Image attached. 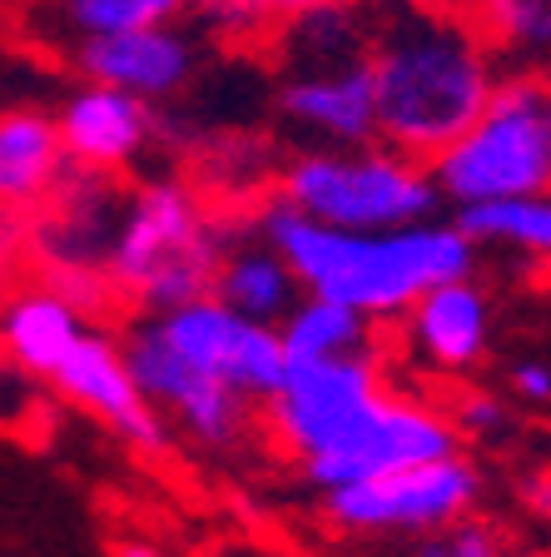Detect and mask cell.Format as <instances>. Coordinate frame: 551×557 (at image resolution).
Instances as JSON below:
<instances>
[{
    "instance_id": "12",
    "label": "cell",
    "mask_w": 551,
    "mask_h": 557,
    "mask_svg": "<svg viewBox=\"0 0 551 557\" xmlns=\"http://www.w3.org/2000/svg\"><path fill=\"white\" fill-rule=\"evenodd\" d=\"M50 388H55L65 404H75L90 418H100L104 429H115L120 438H129L139 453H160L164 438H170L160 408H154L150 394L135 383L120 344L95 334V329L70 348L65 363L50 373Z\"/></svg>"
},
{
    "instance_id": "29",
    "label": "cell",
    "mask_w": 551,
    "mask_h": 557,
    "mask_svg": "<svg viewBox=\"0 0 551 557\" xmlns=\"http://www.w3.org/2000/svg\"><path fill=\"white\" fill-rule=\"evenodd\" d=\"M378 5H417V11H448V15H472L477 0H378Z\"/></svg>"
},
{
    "instance_id": "9",
    "label": "cell",
    "mask_w": 551,
    "mask_h": 557,
    "mask_svg": "<svg viewBox=\"0 0 551 557\" xmlns=\"http://www.w3.org/2000/svg\"><path fill=\"white\" fill-rule=\"evenodd\" d=\"M442 453H458V423L423 398L383 388L334 448L303 458V473L313 487L328 493V487L363 483V478L423 463V458H442Z\"/></svg>"
},
{
    "instance_id": "26",
    "label": "cell",
    "mask_w": 551,
    "mask_h": 557,
    "mask_svg": "<svg viewBox=\"0 0 551 557\" xmlns=\"http://www.w3.org/2000/svg\"><path fill=\"white\" fill-rule=\"evenodd\" d=\"M423 547L427 553H448V557H492V553H502V537H497L492 522H477L462 512L458 522H448L442 533H433Z\"/></svg>"
},
{
    "instance_id": "14",
    "label": "cell",
    "mask_w": 551,
    "mask_h": 557,
    "mask_svg": "<svg viewBox=\"0 0 551 557\" xmlns=\"http://www.w3.org/2000/svg\"><path fill=\"white\" fill-rule=\"evenodd\" d=\"M278 110L288 125L309 129L323 145H367L378 139V104H373V75L363 60H338V65L288 70Z\"/></svg>"
},
{
    "instance_id": "17",
    "label": "cell",
    "mask_w": 551,
    "mask_h": 557,
    "mask_svg": "<svg viewBox=\"0 0 551 557\" xmlns=\"http://www.w3.org/2000/svg\"><path fill=\"white\" fill-rule=\"evenodd\" d=\"M408 329V348L437 373H462L467 363L483 359L487 348V329H492V313H487V294L472 284V278H448V284H433L427 294H417L408 309H402Z\"/></svg>"
},
{
    "instance_id": "7",
    "label": "cell",
    "mask_w": 551,
    "mask_h": 557,
    "mask_svg": "<svg viewBox=\"0 0 551 557\" xmlns=\"http://www.w3.org/2000/svg\"><path fill=\"white\" fill-rule=\"evenodd\" d=\"M150 324L160 329V338L179 359L214 373L218 383H229L234 394H243L253 408H264L284 383L288 344L278 334V324H259L249 313L229 309L214 289L150 313Z\"/></svg>"
},
{
    "instance_id": "25",
    "label": "cell",
    "mask_w": 551,
    "mask_h": 557,
    "mask_svg": "<svg viewBox=\"0 0 551 557\" xmlns=\"http://www.w3.org/2000/svg\"><path fill=\"white\" fill-rule=\"evenodd\" d=\"M40 383H50V379L21 369L15 359H0V429L5 433H25L40 423V408H46Z\"/></svg>"
},
{
    "instance_id": "1",
    "label": "cell",
    "mask_w": 551,
    "mask_h": 557,
    "mask_svg": "<svg viewBox=\"0 0 551 557\" xmlns=\"http://www.w3.org/2000/svg\"><path fill=\"white\" fill-rule=\"evenodd\" d=\"M367 75L378 104V139L427 164L483 115L502 65L472 15L373 0Z\"/></svg>"
},
{
    "instance_id": "24",
    "label": "cell",
    "mask_w": 551,
    "mask_h": 557,
    "mask_svg": "<svg viewBox=\"0 0 551 557\" xmlns=\"http://www.w3.org/2000/svg\"><path fill=\"white\" fill-rule=\"evenodd\" d=\"M199 0H50L65 35H100L129 30V25H174L195 11Z\"/></svg>"
},
{
    "instance_id": "27",
    "label": "cell",
    "mask_w": 551,
    "mask_h": 557,
    "mask_svg": "<svg viewBox=\"0 0 551 557\" xmlns=\"http://www.w3.org/2000/svg\"><path fill=\"white\" fill-rule=\"evenodd\" d=\"M458 423L467 433H497L506 423V408L497 404L492 394H462V404H458Z\"/></svg>"
},
{
    "instance_id": "16",
    "label": "cell",
    "mask_w": 551,
    "mask_h": 557,
    "mask_svg": "<svg viewBox=\"0 0 551 557\" xmlns=\"http://www.w3.org/2000/svg\"><path fill=\"white\" fill-rule=\"evenodd\" d=\"M90 329V313L75 299H65L55 284H46L40 274L11 284L5 299H0V348H5V359H15L21 369L40 373V379H50Z\"/></svg>"
},
{
    "instance_id": "10",
    "label": "cell",
    "mask_w": 551,
    "mask_h": 557,
    "mask_svg": "<svg viewBox=\"0 0 551 557\" xmlns=\"http://www.w3.org/2000/svg\"><path fill=\"white\" fill-rule=\"evenodd\" d=\"M135 383L150 394V404L160 413H170L184 433H195L209 448H229L249 433L253 423V404L243 394H234L229 383H218L214 373L195 369L189 359H179L170 344L160 338V329L150 319L129 324V334L120 338Z\"/></svg>"
},
{
    "instance_id": "11",
    "label": "cell",
    "mask_w": 551,
    "mask_h": 557,
    "mask_svg": "<svg viewBox=\"0 0 551 557\" xmlns=\"http://www.w3.org/2000/svg\"><path fill=\"white\" fill-rule=\"evenodd\" d=\"M129 189L120 185V170H90L65 164L60 185L46 195V205L30 214L25 249L35 269H104L115 244L120 214Z\"/></svg>"
},
{
    "instance_id": "20",
    "label": "cell",
    "mask_w": 551,
    "mask_h": 557,
    "mask_svg": "<svg viewBox=\"0 0 551 557\" xmlns=\"http://www.w3.org/2000/svg\"><path fill=\"white\" fill-rule=\"evenodd\" d=\"M284 334L293 359H334V354H383L378 319L328 294H299V304L284 313Z\"/></svg>"
},
{
    "instance_id": "23",
    "label": "cell",
    "mask_w": 551,
    "mask_h": 557,
    "mask_svg": "<svg viewBox=\"0 0 551 557\" xmlns=\"http://www.w3.org/2000/svg\"><path fill=\"white\" fill-rule=\"evenodd\" d=\"M318 5H328V0H199L195 11L209 35H218V40H229L239 50H264L274 46V35L288 21H299Z\"/></svg>"
},
{
    "instance_id": "13",
    "label": "cell",
    "mask_w": 551,
    "mask_h": 557,
    "mask_svg": "<svg viewBox=\"0 0 551 557\" xmlns=\"http://www.w3.org/2000/svg\"><path fill=\"white\" fill-rule=\"evenodd\" d=\"M75 70L95 85H115L139 100H174L195 75V46L174 25H129V30L75 35Z\"/></svg>"
},
{
    "instance_id": "6",
    "label": "cell",
    "mask_w": 551,
    "mask_h": 557,
    "mask_svg": "<svg viewBox=\"0 0 551 557\" xmlns=\"http://www.w3.org/2000/svg\"><path fill=\"white\" fill-rule=\"evenodd\" d=\"M472 503H477V473L462 463L458 453L423 458V463L392 468V473L323 493V508L338 522V533H358V537H378V533L433 537L448 522H458Z\"/></svg>"
},
{
    "instance_id": "3",
    "label": "cell",
    "mask_w": 551,
    "mask_h": 557,
    "mask_svg": "<svg viewBox=\"0 0 551 557\" xmlns=\"http://www.w3.org/2000/svg\"><path fill=\"white\" fill-rule=\"evenodd\" d=\"M229 249V214L184 180H150L129 189L104 274L125 309L160 313L179 299L214 289Z\"/></svg>"
},
{
    "instance_id": "30",
    "label": "cell",
    "mask_w": 551,
    "mask_h": 557,
    "mask_svg": "<svg viewBox=\"0 0 551 557\" xmlns=\"http://www.w3.org/2000/svg\"><path fill=\"white\" fill-rule=\"evenodd\" d=\"M0 359H5V348H0Z\"/></svg>"
},
{
    "instance_id": "22",
    "label": "cell",
    "mask_w": 551,
    "mask_h": 557,
    "mask_svg": "<svg viewBox=\"0 0 551 557\" xmlns=\"http://www.w3.org/2000/svg\"><path fill=\"white\" fill-rule=\"evenodd\" d=\"M458 224L477 244L517 249L522 259L551 264V189H537V195H512V199H483V205H462Z\"/></svg>"
},
{
    "instance_id": "18",
    "label": "cell",
    "mask_w": 551,
    "mask_h": 557,
    "mask_svg": "<svg viewBox=\"0 0 551 557\" xmlns=\"http://www.w3.org/2000/svg\"><path fill=\"white\" fill-rule=\"evenodd\" d=\"M70 154L60 125L40 110H5L0 115V214H35L60 185Z\"/></svg>"
},
{
    "instance_id": "15",
    "label": "cell",
    "mask_w": 551,
    "mask_h": 557,
    "mask_svg": "<svg viewBox=\"0 0 551 557\" xmlns=\"http://www.w3.org/2000/svg\"><path fill=\"white\" fill-rule=\"evenodd\" d=\"M55 125L65 139V154L75 164H90V170H129L154 139L150 100L95 81H85L70 95Z\"/></svg>"
},
{
    "instance_id": "2",
    "label": "cell",
    "mask_w": 551,
    "mask_h": 557,
    "mask_svg": "<svg viewBox=\"0 0 551 557\" xmlns=\"http://www.w3.org/2000/svg\"><path fill=\"white\" fill-rule=\"evenodd\" d=\"M259 234L293 264L303 294L343 299L378 324L402 319V309L433 284L467 278L477 259V239L462 224L413 220L392 230H343L284 199L259 209Z\"/></svg>"
},
{
    "instance_id": "28",
    "label": "cell",
    "mask_w": 551,
    "mask_h": 557,
    "mask_svg": "<svg viewBox=\"0 0 551 557\" xmlns=\"http://www.w3.org/2000/svg\"><path fill=\"white\" fill-rule=\"evenodd\" d=\"M517 394L527 404H551V369L547 363H522L517 369Z\"/></svg>"
},
{
    "instance_id": "8",
    "label": "cell",
    "mask_w": 551,
    "mask_h": 557,
    "mask_svg": "<svg viewBox=\"0 0 551 557\" xmlns=\"http://www.w3.org/2000/svg\"><path fill=\"white\" fill-rule=\"evenodd\" d=\"M383 388L388 383H383L378 354H334V359H293L288 354L284 383L259 413H264V429L274 433L278 448L303 463L313 453L334 448Z\"/></svg>"
},
{
    "instance_id": "5",
    "label": "cell",
    "mask_w": 551,
    "mask_h": 557,
    "mask_svg": "<svg viewBox=\"0 0 551 557\" xmlns=\"http://www.w3.org/2000/svg\"><path fill=\"white\" fill-rule=\"evenodd\" d=\"M278 199L343 230H392L427 220L442 205L433 170L383 139L299 154L288 170H278Z\"/></svg>"
},
{
    "instance_id": "19",
    "label": "cell",
    "mask_w": 551,
    "mask_h": 557,
    "mask_svg": "<svg viewBox=\"0 0 551 557\" xmlns=\"http://www.w3.org/2000/svg\"><path fill=\"white\" fill-rule=\"evenodd\" d=\"M214 294L229 309L259 319V324H284V313L299 304L303 284L293 274V264L268 239H253V244L229 239L224 259H218V274H214Z\"/></svg>"
},
{
    "instance_id": "4",
    "label": "cell",
    "mask_w": 551,
    "mask_h": 557,
    "mask_svg": "<svg viewBox=\"0 0 551 557\" xmlns=\"http://www.w3.org/2000/svg\"><path fill=\"white\" fill-rule=\"evenodd\" d=\"M427 170L437 195L458 209L551 189V75L502 70L483 115L427 160Z\"/></svg>"
},
{
    "instance_id": "21",
    "label": "cell",
    "mask_w": 551,
    "mask_h": 557,
    "mask_svg": "<svg viewBox=\"0 0 551 557\" xmlns=\"http://www.w3.org/2000/svg\"><path fill=\"white\" fill-rule=\"evenodd\" d=\"M472 25L483 30L502 70L551 75V0H477Z\"/></svg>"
}]
</instances>
